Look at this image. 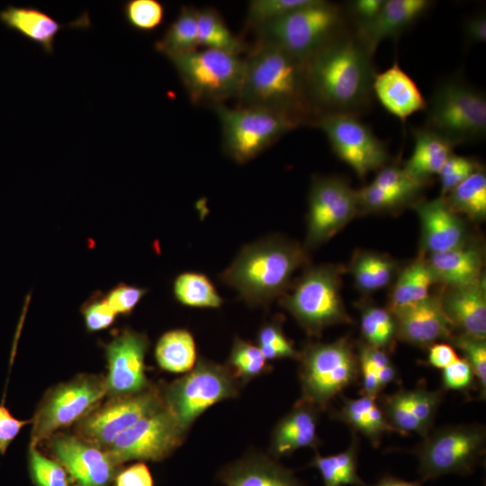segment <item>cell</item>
I'll use <instances>...</instances> for the list:
<instances>
[{
  "instance_id": "36",
  "label": "cell",
  "mask_w": 486,
  "mask_h": 486,
  "mask_svg": "<svg viewBox=\"0 0 486 486\" xmlns=\"http://www.w3.org/2000/svg\"><path fill=\"white\" fill-rule=\"evenodd\" d=\"M377 400L387 422L396 433L402 436L416 433L422 438L428 435L413 410L410 389L400 388L391 394H380Z\"/></svg>"
},
{
  "instance_id": "25",
  "label": "cell",
  "mask_w": 486,
  "mask_h": 486,
  "mask_svg": "<svg viewBox=\"0 0 486 486\" xmlns=\"http://www.w3.org/2000/svg\"><path fill=\"white\" fill-rule=\"evenodd\" d=\"M443 309L454 328L475 338L486 337V294L482 279L449 288L441 297Z\"/></svg>"
},
{
  "instance_id": "17",
  "label": "cell",
  "mask_w": 486,
  "mask_h": 486,
  "mask_svg": "<svg viewBox=\"0 0 486 486\" xmlns=\"http://www.w3.org/2000/svg\"><path fill=\"white\" fill-rule=\"evenodd\" d=\"M148 344L145 334L124 329L105 346L108 398L139 393L150 386L144 364Z\"/></svg>"
},
{
  "instance_id": "58",
  "label": "cell",
  "mask_w": 486,
  "mask_h": 486,
  "mask_svg": "<svg viewBox=\"0 0 486 486\" xmlns=\"http://www.w3.org/2000/svg\"><path fill=\"white\" fill-rule=\"evenodd\" d=\"M422 483L418 482H410L400 479L398 477L385 475L382 477L373 486H421Z\"/></svg>"
},
{
  "instance_id": "14",
  "label": "cell",
  "mask_w": 486,
  "mask_h": 486,
  "mask_svg": "<svg viewBox=\"0 0 486 486\" xmlns=\"http://www.w3.org/2000/svg\"><path fill=\"white\" fill-rule=\"evenodd\" d=\"M316 121L335 154L359 177L382 168L388 161L389 153L382 141L356 114L323 113Z\"/></svg>"
},
{
  "instance_id": "5",
  "label": "cell",
  "mask_w": 486,
  "mask_h": 486,
  "mask_svg": "<svg viewBox=\"0 0 486 486\" xmlns=\"http://www.w3.org/2000/svg\"><path fill=\"white\" fill-rule=\"evenodd\" d=\"M486 428L478 423L447 425L430 430L413 450L420 482L447 474L469 475L482 464Z\"/></svg>"
},
{
  "instance_id": "28",
  "label": "cell",
  "mask_w": 486,
  "mask_h": 486,
  "mask_svg": "<svg viewBox=\"0 0 486 486\" xmlns=\"http://www.w3.org/2000/svg\"><path fill=\"white\" fill-rule=\"evenodd\" d=\"M342 401L341 408L333 418L347 425L352 432L366 437L374 447L380 446L385 433L395 432L387 422L377 399L342 397Z\"/></svg>"
},
{
  "instance_id": "54",
  "label": "cell",
  "mask_w": 486,
  "mask_h": 486,
  "mask_svg": "<svg viewBox=\"0 0 486 486\" xmlns=\"http://www.w3.org/2000/svg\"><path fill=\"white\" fill-rule=\"evenodd\" d=\"M115 486H154V481L148 466L140 462L122 471L115 478Z\"/></svg>"
},
{
  "instance_id": "53",
  "label": "cell",
  "mask_w": 486,
  "mask_h": 486,
  "mask_svg": "<svg viewBox=\"0 0 486 486\" xmlns=\"http://www.w3.org/2000/svg\"><path fill=\"white\" fill-rule=\"evenodd\" d=\"M31 420L15 418L4 403L0 404V454H4L8 446L18 436L22 428Z\"/></svg>"
},
{
  "instance_id": "45",
  "label": "cell",
  "mask_w": 486,
  "mask_h": 486,
  "mask_svg": "<svg viewBox=\"0 0 486 486\" xmlns=\"http://www.w3.org/2000/svg\"><path fill=\"white\" fill-rule=\"evenodd\" d=\"M29 469L35 486H68L64 467L40 454L36 446H29Z\"/></svg>"
},
{
  "instance_id": "35",
  "label": "cell",
  "mask_w": 486,
  "mask_h": 486,
  "mask_svg": "<svg viewBox=\"0 0 486 486\" xmlns=\"http://www.w3.org/2000/svg\"><path fill=\"white\" fill-rule=\"evenodd\" d=\"M198 45L238 56L244 44L229 29L220 14L212 8L197 11Z\"/></svg>"
},
{
  "instance_id": "27",
  "label": "cell",
  "mask_w": 486,
  "mask_h": 486,
  "mask_svg": "<svg viewBox=\"0 0 486 486\" xmlns=\"http://www.w3.org/2000/svg\"><path fill=\"white\" fill-rule=\"evenodd\" d=\"M428 263L436 281L449 288L469 285L482 279V251L465 242L449 250L430 254Z\"/></svg>"
},
{
  "instance_id": "31",
  "label": "cell",
  "mask_w": 486,
  "mask_h": 486,
  "mask_svg": "<svg viewBox=\"0 0 486 486\" xmlns=\"http://www.w3.org/2000/svg\"><path fill=\"white\" fill-rule=\"evenodd\" d=\"M158 364L175 374L188 373L196 363L194 338L187 329L177 328L164 333L155 348Z\"/></svg>"
},
{
  "instance_id": "13",
  "label": "cell",
  "mask_w": 486,
  "mask_h": 486,
  "mask_svg": "<svg viewBox=\"0 0 486 486\" xmlns=\"http://www.w3.org/2000/svg\"><path fill=\"white\" fill-rule=\"evenodd\" d=\"M186 431L165 404L116 436L105 450L113 462L161 461L185 438Z\"/></svg>"
},
{
  "instance_id": "32",
  "label": "cell",
  "mask_w": 486,
  "mask_h": 486,
  "mask_svg": "<svg viewBox=\"0 0 486 486\" xmlns=\"http://www.w3.org/2000/svg\"><path fill=\"white\" fill-rule=\"evenodd\" d=\"M436 282L428 260L417 259L398 276L391 295L389 310L393 312L425 300Z\"/></svg>"
},
{
  "instance_id": "24",
  "label": "cell",
  "mask_w": 486,
  "mask_h": 486,
  "mask_svg": "<svg viewBox=\"0 0 486 486\" xmlns=\"http://www.w3.org/2000/svg\"><path fill=\"white\" fill-rule=\"evenodd\" d=\"M373 93L390 113L402 122L427 108V102L417 84L397 61L383 72L375 74Z\"/></svg>"
},
{
  "instance_id": "38",
  "label": "cell",
  "mask_w": 486,
  "mask_h": 486,
  "mask_svg": "<svg viewBox=\"0 0 486 486\" xmlns=\"http://www.w3.org/2000/svg\"><path fill=\"white\" fill-rule=\"evenodd\" d=\"M395 263L387 256L374 253H362L352 265V273L358 288L373 292L385 287L392 280Z\"/></svg>"
},
{
  "instance_id": "51",
  "label": "cell",
  "mask_w": 486,
  "mask_h": 486,
  "mask_svg": "<svg viewBox=\"0 0 486 486\" xmlns=\"http://www.w3.org/2000/svg\"><path fill=\"white\" fill-rule=\"evenodd\" d=\"M146 292L147 289L121 284L109 292L105 300L116 314L127 315L134 310Z\"/></svg>"
},
{
  "instance_id": "1",
  "label": "cell",
  "mask_w": 486,
  "mask_h": 486,
  "mask_svg": "<svg viewBox=\"0 0 486 486\" xmlns=\"http://www.w3.org/2000/svg\"><path fill=\"white\" fill-rule=\"evenodd\" d=\"M372 58L355 32L343 31L304 61L308 99L319 116L357 115L370 104L376 74Z\"/></svg>"
},
{
  "instance_id": "48",
  "label": "cell",
  "mask_w": 486,
  "mask_h": 486,
  "mask_svg": "<svg viewBox=\"0 0 486 486\" xmlns=\"http://www.w3.org/2000/svg\"><path fill=\"white\" fill-rule=\"evenodd\" d=\"M358 207L381 211L398 206L412 197L396 191L387 190L370 184L356 191Z\"/></svg>"
},
{
  "instance_id": "57",
  "label": "cell",
  "mask_w": 486,
  "mask_h": 486,
  "mask_svg": "<svg viewBox=\"0 0 486 486\" xmlns=\"http://www.w3.org/2000/svg\"><path fill=\"white\" fill-rule=\"evenodd\" d=\"M465 39L469 43H484L486 40V17L480 14L469 18L464 26Z\"/></svg>"
},
{
  "instance_id": "33",
  "label": "cell",
  "mask_w": 486,
  "mask_h": 486,
  "mask_svg": "<svg viewBox=\"0 0 486 486\" xmlns=\"http://www.w3.org/2000/svg\"><path fill=\"white\" fill-rule=\"evenodd\" d=\"M197 11L192 6H183L178 16L156 41L155 50L168 59L196 50L199 47Z\"/></svg>"
},
{
  "instance_id": "22",
  "label": "cell",
  "mask_w": 486,
  "mask_h": 486,
  "mask_svg": "<svg viewBox=\"0 0 486 486\" xmlns=\"http://www.w3.org/2000/svg\"><path fill=\"white\" fill-rule=\"evenodd\" d=\"M427 0H385L379 14L371 22L356 25L355 33L374 56L386 38H395L429 8Z\"/></svg>"
},
{
  "instance_id": "46",
  "label": "cell",
  "mask_w": 486,
  "mask_h": 486,
  "mask_svg": "<svg viewBox=\"0 0 486 486\" xmlns=\"http://www.w3.org/2000/svg\"><path fill=\"white\" fill-rule=\"evenodd\" d=\"M445 392L442 388L429 390L425 380L419 381L416 387L410 389L411 402L416 417L428 434L432 430Z\"/></svg>"
},
{
  "instance_id": "50",
  "label": "cell",
  "mask_w": 486,
  "mask_h": 486,
  "mask_svg": "<svg viewBox=\"0 0 486 486\" xmlns=\"http://www.w3.org/2000/svg\"><path fill=\"white\" fill-rule=\"evenodd\" d=\"M475 385L473 371L467 361L458 358L442 370V389L469 393Z\"/></svg>"
},
{
  "instance_id": "15",
  "label": "cell",
  "mask_w": 486,
  "mask_h": 486,
  "mask_svg": "<svg viewBox=\"0 0 486 486\" xmlns=\"http://www.w3.org/2000/svg\"><path fill=\"white\" fill-rule=\"evenodd\" d=\"M163 405L162 392L151 385L139 393L109 398L77 422L76 435L106 450L117 436Z\"/></svg>"
},
{
  "instance_id": "26",
  "label": "cell",
  "mask_w": 486,
  "mask_h": 486,
  "mask_svg": "<svg viewBox=\"0 0 486 486\" xmlns=\"http://www.w3.org/2000/svg\"><path fill=\"white\" fill-rule=\"evenodd\" d=\"M219 478L226 486H302L291 470L256 453L228 464Z\"/></svg>"
},
{
  "instance_id": "41",
  "label": "cell",
  "mask_w": 486,
  "mask_h": 486,
  "mask_svg": "<svg viewBox=\"0 0 486 486\" xmlns=\"http://www.w3.org/2000/svg\"><path fill=\"white\" fill-rule=\"evenodd\" d=\"M256 346L264 357L268 360L298 359L300 352L284 333L282 322L278 320L264 323L256 336Z\"/></svg>"
},
{
  "instance_id": "3",
  "label": "cell",
  "mask_w": 486,
  "mask_h": 486,
  "mask_svg": "<svg viewBox=\"0 0 486 486\" xmlns=\"http://www.w3.org/2000/svg\"><path fill=\"white\" fill-rule=\"evenodd\" d=\"M307 260L299 244L270 236L244 246L220 279L248 306L266 307L285 294L294 272Z\"/></svg>"
},
{
  "instance_id": "47",
  "label": "cell",
  "mask_w": 486,
  "mask_h": 486,
  "mask_svg": "<svg viewBox=\"0 0 486 486\" xmlns=\"http://www.w3.org/2000/svg\"><path fill=\"white\" fill-rule=\"evenodd\" d=\"M372 184L383 189L400 192L413 197L419 192L425 182L416 179L403 167L390 166L382 167Z\"/></svg>"
},
{
  "instance_id": "52",
  "label": "cell",
  "mask_w": 486,
  "mask_h": 486,
  "mask_svg": "<svg viewBox=\"0 0 486 486\" xmlns=\"http://www.w3.org/2000/svg\"><path fill=\"white\" fill-rule=\"evenodd\" d=\"M83 315L86 328L89 331H98L110 327L115 320L116 313L105 299L90 300L83 307Z\"/></svg>"
},
{
  "instance_id": "23",
  "label": "cell",
  "mask_w": 486,
  "mask_h": 486,
  "mask_svg": "<svg viewBox=\"0 0 486 486\" xmlns=\"http://www.w3.org/2000/svg\"><path fill=\"white\" fill-rule=\"evenodd\" d=\"M422 230V245L430 254L456 248L464 243L465 228L444 198L416 205Z\"/></svg>"
},
{
  "instance_id": "56",
  "label": "cell",
  "mask_w": 486,
  "mask_h": 486,
  "mask_svg": "<svg viewBox=\"0 0 486 486\" xmlns=\"http://www.w3.org/2000/svg\"><path fill=\"white\" fill-rule=\"evenodd\" d=\"M459 357L454 347L446 343H435L428 347V364L437 369H444Z\"/></svg>"
},
{
  "instance_id": "40",
  "label": "cell",
  "mask_w": 486,
  "mask_h": 486,
  "mask_svg": "<svg viewBox=\"0 0 486 486\" xmlns=\"http://www.w3.org/2000/svg\"><path fill=\"white\" fill-rule=\"evenodd\" d=\"M227 365L241 384L271 370L258 346L238 337L234 338Z\"/></svg>"
},
{
  "instance_id": "34",
  "label": "cell",
  "mask_w": 486,
  "mask_h": 486,
  "mask_svg": "<svg viewBox=\"0 0 486 486\" xmlns=\"http://www.w3.org/2000/svg\"><path fill=\"white\" fill-rule=\"evenodd\" d=\"M446 202L454 213L471 220H482L486 216V176L478 169L449 194Z\"/></svg>"
},
{
  "instance_id": "8",
  "label": "cell",
  "mask_w": 486,
  "mask_h": 486,
  "mask_svg": "<svg viewBox=\"0 0 486 486\" xmlns=\"http://www.w3.org/2000/svg\"><path fill=\"white\" fill-rule=\"evenodd\" d=\"M214 111L221 126L224 151L239 164L253 159L302 124L288 114L257 106L230 108L219 104Z\"/></svg>"
},
{
  "instance_id": "29",
  "label": "cell",
  "mask_w": 486,
  "mask_h": 486,
  "mask_svg": "<svg viewBox=\"0 0 486 486\" xmlns=\"http://www.w3.org/2000/svg\"><path fill=\"white\" fill-rule=\"evenodd\" d=\"M414 149L406 162L404 169L422 182L440 172L454 147L448 140L428 129H418L414 132Z\"/></svg>"
},
{
  "instance_id": "4",
  "label": "cell",
  "mask_w": 486,
  "mask_h": 486,
  "mask_svg": "<svg viewBox=\"0 0 486 486\" xmlns=\"http://www.w3.org/2000/svg\"><path fill=\"white\" fill-rule=\"evenodd\" d=\"M302 397L320 411L359 377L357 353L347 338L309 343L300 352Z\"/></svg>"
},
{
  "instance_id": "30",
  "label": "cell",
  "mask_w": 486,
  "mask_h": 486,
  "mask_svg": "<svg viewBox=\"0 0 486 486\" xmlns=\"http://www.w3.org/2000/svg\"><path fill=\"white\" fill-rule=\"evenodd\" d=\"M359 449V436L352 432L350 445L346 450L325 456L317 452L310 466L318 470L324 486H367L357 472Z\"/></svg>"
},
{
  "instance_id": "19",
  "label": "cell",
  "mask_w": 486,
  "mask_h": 486,
  "mask_svg": "<svg viewBox=\"0 0 486 486\" xmlns=\"http://www.w3.org/2000/svg\"><path fill=\"white\" fill-rule=\"evenodd\" d=\"M392 314L397 324V338L409 344L424 348L453 337L454 327L443 309L441 297L429 295Z\"/></svg>"
},
{
  "instance_id": "18",
  "label": "cell",
  "mask_w": 486,
  "mask_h": 486,
  "mask_svg": "<svg viewBox=\"0 0 486 486\" xmlns=\"http://www.w3.org/2000/svg\"><path fill=\"white\" fill-rule=\"evenodd\" d=\"M50 448L79 486H109L118 466L105 450L76 435L51 436Z\"/></svg>"
},
{
  "instance_id": "9",
  "label": "cell",
  "mask_w": 486,
  "mask_h": 486,
  "mask_svg": "<svg viewBox=\"0 0 486 486\" xmlns=\"http://www.w3.org/2000/svg\"><path fill=\"white\" fill-rule=\"evenodd\" d=\"M239 383L228 365L201 357L191 371L164 389V404L187 432L208 408L236 398Z\"/></svg>"
},
{
  "instance_id": "37",
  "label": "cell",
  "mask_w": 486,
  "mask_h": 486,
  "mask_svg": "<svg viewBox=\"0 0 486 486\" xmlns=\"http://www.w3.org/2000/svg\"><path fill=\"white\" fill-rule=\"evenodd\" d=\"M174 294L180 303L192 308L217 309L223 303L209 277L201 273L179 274L174 282Z\"/></svg>"
},
{
  "instance_id": "20",
  "label": "cell",
  "mask_w": 486,
  "mask_h": 486,
  "mask_svg": "<svg viewBox=\"0 0 486 486\" xmlns=\"http://www.w3.org/2000/svg\"><path fill=\"white\" fill-rule=\"evenodd\" d=\"M0 22L49 55L53 53L56 37L62 29H86L91 24L87 13L69 23H60L40 8L13 4L0 11Z\"/></svg>"
},
{
  "instance_id": "55",
  "label": "cell",
  "mask_w": 486,
  "mask_h": 486,
  "mask_svg": "<svg viewBox=\"0 0 486 486\" xmlns=\"http://www.w3.org/2000/svg\"><path fill=\"white\" fill-rule=\"evenodd\" d=\"M385 0H356L350 4L349 12L356 25L373 21L381 12Z\"/></svg>"
},
{
  "instance_id": "49",
  "label": "cell",
  "mask_w": 486,
  "mask_h": 486,
  "mask_svg": "<svg viewBox=\"0 0 486 486\" xmlns=\"http://www.w3.org/2000/svg\"><path fill=\"white\" fill-rule=\"evenodd\" d=\"M478 170L477 163L469 158L452 154L439 172L441 193L448 194Z\"/></svg>"
},
{
  "instance_id": "2",
  "label": "cell",
  "mask_w": 486,
  "mask_h": 486,
  "mask_svg": "<svg viewBox=\"0 0 486 486\" xmlns=\"http://www.w3.org/2000/svg\"><path fill=\"white\" fill-rule=\"evenodd\" d=\"M244 61V78L238 95L243 106L280 112L302 123L309 118L312 108L307 94L303 61L263 41Z\"/></svg>"
},
{
  "instance_id": "21",
  "label": "cell",
  "mask_w": 486,
  "mask_h": 486,
  "mask_svg": "<svg viewBox=\"0 0 486 486\" xmlns=\"http://www.w3.org/2000/svg\"><path fill=\"white\" fill-rule=\"evenodd\" d=\"M320 410L313 404L300 399L292 409L274 427L270 452L275 457L291 454L294 451L311 447L320 443L318 424Z\"/></svg>"
},
{
  "instance_id": "59",
  "label": "cell",
  "mask_w": 486,
  "mask_h": 486,
  "mask_svg": "<svg viewBox=\"0 0 486 486\" xmlns=\"http://www.w3.org/2000/svg\"><path fill=\"white\" fill-rule=\"evenodd\" d=\"M75 486H79V485H75Z\"/></svg>"
},
{
  "instance_id": "44",
  "label": "cell",
  "mask_w": 486,
  "mask_h": 486,
  "mask_svg": "<svg viewBox=\"0 0 486 486\" xmlns=\"http://www.w3.org/2000/svg\"><path fill=\"white\" fill-rule=\"evenodd\" d=\"M313 0H252L248 4V21L259 28L310 4Z\"/></svg>"
},
{
  "instance_id": "10",
  "label": "cell",
  "mask_w": 486,
  "mask_h": 486,
  "mask_svg": "<svg viewBox=\"0 0 486 486\" xmlns=\"http://www.w3.org/2000/svg\"><path fill=\"white\" fill-rule=\"evenodd\" d=\"M281 304L310 336L351 322L340 296L338 270L331 266L306 270L292 291L283 295Z\"/></svg>"
},
{
  "instance_id": "11",
  "label": "cell",
  "mask_w": 486,
  "mask_h": 486,
  "mask_svg": "<svg viewBox=\"0 0 486 486\" xmlns=\"http://www.w3.org/2000/svg\"><path fill=\"white\" fill-rule=\"evenodd\" d=\"M194 103L220 104L238 97L245 71L239 56L203 49L169 58Z\"/></svg>"
},
{
  "instance_id": "7",
  "label": "cell",
  "mask_w": 486,
  "mask_h": 486,
  "mask_svg": "<svg viewBox=\"0 0 486 486\" xmlns=\"http://www.w3.org/2000/svg\"><path fill=\"white\" fill-rule=\"evenodd\" d=\"M344 27V12L338 4L313 0L257 29L261 41L274 44L304 62Z\"/></svg>"
},
{
  "instance_id": "43",
  "label": "cell",
  "mask_w": 486,
  "mask_h": 486,
  "mask_svg": "<svg viewBox=\"0 0 486 486\" xmlns=\"http://www.w3.org/2000/svg\"><path fill=\"white\" fill-rule=\"evenodd\" d=\"M453 345L459 349L464 359L472 367L479 389L481 400L486 396V341L485 338H475L466 334H459L450 338Z\"/></svg>"
},
{
  "instance_id": "16",
  "label": "cell",
  "mask_w": 486,
  "mask_h": 486,
  "mask_svg": "<svg viewBox=\"0 0 486 486\" xmlns=\"http://www.w3.org/2000/svg\"><path fill=\"white\" fill-rule=\"evenodd\" d=\"M358 209L356 191L338 177H316L309 194L306 244L316 247L341 230Z\"/></svg>"
},
{
  "instance_id": "39",
  "label": "cell",
  "mask_w": 486,
  "mask_h": 486,
  "mask_svg": "<svg viewBox=\"0 0 486 486\" xmlns=\"http://www.w3.org/2000/svg\"><path fill=\"white\" fill-rule=\"evenodd\" d=\"M361 334L366 345L386 351L397 338L394 315L380 307H364L361 312Z\"/></svg>"
},
{
  "instance_id": "6",
  "label": "cell",
  "mask_w": 486,
  "mask_h": 486,
  "mask_svg": "<svg viewBox=\"0 0 486 486\" xmlns=\"http://www.w3.org/2000/svg\"><path fill=\"white\" fill-rule=\"evenodd\" d=\"M426 111L425 128L454 146L481 140L486 134L485 94L461 79L440 83Z\"/></svg>"
},
{
  "instance_id": "12",
  "label": "cell",
  "mask_w": 486,
  "mask_h": 486,
  "mask_svg": "<svg viewBox=\"0 0 486 486\" xmlns=\"http://www.w3.org/2000/svg\"><path fill=\"white\" fill-rule=\"evenodd\" d=\"M106 396L105 377L79 374L47 392L34 416L29 446H37L54 433L80 421Z\"/></svg>"
},
{
  "instance_id": "42",
  "label": "cell",
  "mask_w": 486,
  "mask_h": 486,
  "mask_svg": "<svg viewBox=\"0 0 486 486\" xmlns=\"http://www.w3.org/2000/svg\"><path fill=\"white\" fill-rule=\"evenodd\" d=\"M123 17L131 28L150 32L164 22L165 6L158 0H129L122 5Z\"/></svg>"
}]
</instances>
